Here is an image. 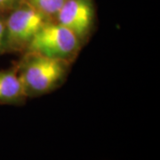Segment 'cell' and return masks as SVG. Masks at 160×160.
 <instances>
[{
	"label": "cell",
	"mask_w": 160,
	"mask_h": 160,
	"mask_svg": "<svg viewBox=\"0 0 160 160\" xmlns=\"http://www.w3.org/2000/svg\"><path fill=\"white\" fill-rule=\"evenodd\" d=\"M69 62L60 59L27 52L17 69L26 96L50 92L64 79Z\"/></svg>",
	"instance_id": "obj_1"
},
{
	"label": "cell",
	"mask_w": 160,
	"mask_h": 160,
	"mask_svg": "<svg viewBox=\"0 0 160 160\" xmlns=\"http://www.w3.org/2000/svg\"><path fill=\"white\" fill-rule=\"evenodd\" d=\"M80 45V40L72 31L49 21L37 32L26 50L68 62L78 52Z\"/></svg>",
	"instance_id": "obj_2"
},
{
	"label": "cell",
	"mask_w": 160,
	"mask_h": 160,
	"mask_svg": "<svg viewBox=\"0 0 160 160\" xmlns=\"http://www.w3.org/2000/svg\"><path fill=\"white\" fill-rule=\"evenodd\" d=\"M49 21L28 3L18 6L6 20L5 51L26 49L37 32Z\"/></svg>",
	"instance_id": "obj_3"
},
{
	"label": "cell",
	"mask_w": 160,
	"mask_h": 160,
	"mask_svg": "<svg viewBox=\"0 0 160 160\" xmlns=\"http://www.w3.org/2000/svg\"><path fill=\"white\" fill-rule=\"evenodd\" d=\"M93 17L92 0H66L56 14L57 22L72 31L80 42L91 32Z\"/></svg>",
	"instance_id": "obj_4"
},
{
	"label": "cell",
	"mask_w": 160,
	"mask_h": 160,
	"mask_svg": "<svg viewBox=\"0 0 160 160\" xmlns=\"http://www.w3.org/2000/svg\"><path fill=\"white\" fill-rule=\"evenodd\" d=\"M26 97L17 69L0 71V102H15Z\"/></svg>",
	"instance_id": "obj_5"
},
{
	"label": "cell",
	"mask_w": 160,
	"mask_h": 160,
	"mask_svg": "<svg viewBox=\"0 0 160 160\" xmlns=\"http://www.w3.org/2000/svg\"><path fill=\"white\" fill-rule=\"evenodd\" d=\"M66 0H27V3L44 15L50 17L57 14Z\"/></svg>",
	"instance_id": "obj_6"
},
{
	"label": "cell",
	"mask_w": 160,
	"mask_h": 160,
	"mask_svg": "<svg viewBox=\"0 0 160 160\" xmlns=\"http://www.w3.org/2000/svg\"><path fill=\"white\" fill-rule=\"evenodd\" d=\"M6 43V21L0 16V52L5 51Z\"/></svg>",
	"instance_id": "obj_7"
},
{
	"label": "cell",
	"mask_w": 160,
	"mask_h": 160,
	"mask_svg": "<svg viewBox=\"0 0 160 160\" xmlns=\"http://www.w3.org/2000/svg\"><path fill=\"white\" fill-rule=\"evenodd\" d=\"M18 0H0V10L13 6Z\"/></svg>",
	"instance_id": "obj_8"
}]
</instances>
